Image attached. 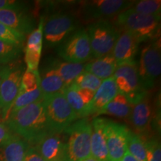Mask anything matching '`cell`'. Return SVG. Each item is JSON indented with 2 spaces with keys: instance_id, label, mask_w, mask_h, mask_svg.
<instances>
[{
  "instance_id": "obj_26",
  "label": "cell",
  "mask_w": 161,
  "mask_h": 161,
  "mask_svg": "<svg viewBox=\"0 0 161 161\" xmlns=\"http://www.w3.org/2000/svg\"><path fill=\"white\" fill-rule=\"evenodd\" d=\"M130 9L138 14L161 17L160 0H140L134 1Z\"/></svg>"
},
{
  "instance_id": "obj_21",
  "label": "cell",
  "mask_w": 161,
  "mask_h": 161,
  "mask_svg": "<svg viewBox=\"0 0 161 161\" xmlns=\"http://www.w3.org/2000/svg\"><path fill=\"white\" fill-rule=\"evenodd\" d=\"M116 68L117 64L111 53L95 58L84 64V71L90 72L102 80L114 75Z\"/></svg>"
},
{
  "instance_id": "obj_30",
  "label": "cell",
  "mask_w": 161,
  "mask_h": 161,
  "mask_svg": "<svg viewBox=\"0 0 161 161\" xmlns=\"http://www.w3.org/2000/svg\"><path fill=\"white\" fill-rule=\"evenodd\" d=\"M40 88V76L38 70L26 69L22 76L19 91L31 92Z\"/></svg>"
},
{
  "instance_id": "obj_38",
  "label": "cell",
  "mask_w": 161,
  "mask_h": 161,
  "mask_svg": "<svg viewBox=\"0 0 161 161\" xmlns=\"http://www.w3.org/2000/svg\"><path fill=\"white\" fill-rule=\"evenodd\" d=\"M119 161H137V160H136V159L128 152V151H126V152L125 153L124 156L122 157V159H121Z\"/></svg>"
},
{
  "instance_id": "obj_4",
  "label": "cell",
  "mask_w": 161,
  "mask_h": 161,
  "mask_svg": "<svg viewBox=\"0 0 161 161\" xmlns=\"http://www.w3.org/2000/svg\"><path fill=\"white\" fill-rule=\"evenodd\" d=\"M43 104L49 133L60 134L78 119L62 92L45 97Z\"/></svg>"
},
{
  "instance_id": "obj_3",
  "label": "cell",
  "mask_w": 161,
  "mask_h": 161,
  "mask_svg": "<svg viewBox=\"0 0 161 161\" xmlns=\"http://www.w3.org/2000/svg\"><path fill=\"white\" fill-rule=\"evenodd\" d=\"M64 132L68 135L65 142V161H82L90 156L92 125L89 119L75 121Z\"/></svg>"
},
{
  "instance_id": "obj_31",
  "label": "cell",
  "mask_w": 161,
  "mask_h": 161,
  "mask_svg": "<svg viewBox=\"0 0 161 161\" xmlns=\"http://www.w3.org/2000/svg\"><path fill=\"white\" fill-rule=\"evenodd\" d=\"M43 23L44 17H41L38 27L34 30L28 37L25 49L41 53L43 47Z\"/></svg>"
},
{
  "instance_id": "obj_35",
  "label": "cell",
  "mask_w": 161,
  "mask_h": 161,
  "mask_svg": "<svg viewBox=\"0 0 161 161\" xmlns=\"http://www.w3.org/2000/svg\"><path fill=\"white\" fill-rule=\"evenodd\" d=\"M0 10L26 11V3L16 0H0Z\"/></svg>"
},
{
  "instance_id": "obj_40",
  "label": "cell",
  "mask_w": 161,
  "mask_h": 161,
  "mask_svg": "<svg viewBox=\"0 0 161 161\" xmlns=\"http://www.w3.org/2000/svg\"><path fill=\"white\" fill-rule=\"evenodd\" d=\"M82 161H98V160H96V159L94 158L93 157L90 155V156L88 157V158H86L85 160H82Z\"/></svg>"
},
{
  "instance_id": "obj_1",
  "label": "cell",
  "mask_w": 161,
  "mask_h": 161,
  "mask_svg": "<svg viewBox=\"0 0 161 161\" xmlns=\"http://www.w3.org/2000/svg\"><path fill=\"white\" fill-rule=\"evenodd\" d=\"M43 99L11 113L5 122L12 133L25 140L30 146L48 133Z\"/></svg>"
},
{
  "instance_id": "obj_23",
  "label": "cell",
  "mask_w": 161,
  "mask_h": 161,
  "mask_svg": "<svg viewBox=\"0 0 161 161\" xmlns=\"http://www.w3.org/2000/svg\"><path fill=\"white\" fill-rule=\"evenodd\" d=\"M40 76V89L43 97L62 92L66 87L63 80H61L56 72L48 65L42 71Z\"/></svg>"
},
{
  "instance_id": "obj_22",
  "label": "cell",
  "mask_w": 161,
  "mask_h": 161,
  "mask_svg": "<svg viewBox=\"0 0 161 161\" xmlns=\"http://www.w3.org/2000/svg\"><path fill=\"white\" fill-rule=\"evenodd\" d=\"M48 65L55 70L66 86L70 85L84 70V64L70 63L56 58L50 60Z\"/></svg>"
},
{
  "instance_id": "obj_27",
  "label": "cell",
  "mask_w": 161,
  "mask_h": 161,
  "mask_svg": "<svg viewBox=\"0 0 161 161\" xmlns=\"http://www.w3.org/2000/svg\"><path fill=\"white\" fill-rule=\"evenodd\" d=\"M43 95L40 88L31 92H23L19 90L18 95L11 108V113L17 111L23 107L29 105V104L37 102V101L43 99Z\"/></svg>"
},
{
  "instance_id": "obj_2",
  "label": "cell",
  "mask_w": 161,
  "mask_h": 161,
  "mask_svg": "<svg viewBox=\"0 0 161 161\" xmlns=\"http://www.w3.org/2000/svg\"><path fill=\"white\" fill-rule=\"evenodd\" d=\"M116 25L120 31H128L134 35L140 43L158 37L160 17L141 14L129 8L116 16Z\"/></svg>"
},
{
  "instance_id": "obj_8",
  "label": "cell",
  "mask_w": 161,
  "mask_h": 161,
  "mask_svg": "<svg viewBox=\"0 0 161 161\" xmlns=\"http://www.w3.org/2000/svg\"><path fill=\"white\" fill-rule=\"evenodd\" d=\"M16 61L7 65L0 86V120L3 123L8 118L14 102L18 95L24 71L20 62L19 64Z\"/></svg>"
},
{
  "instance_id": "obj_36",
  "label": "cell",
  "mask_w": 161,
  "mask_h": 161,
  "mask_svg": "<svg viewBox=\"0 0 161 161\" xmlns=\"http://www.w3.org/2000/svg\"><path fill=\"white\" fill-rule=\"evenodd\" d=\"M23 161H45L41 155L38 153L35 148L32 146H29L26 152Z\"/></svg>"
},
{
  "instance_id": "obj_12",
  "label": "cell",
  "mask_w": 161,
  "mask_h": 161,
  "mask_svg": "<svg viewBox=\"0 0 161 161\" xmlns=\"http://www.w3.org/2000/svg\"><path fill=\"white\" fill-rule=\"evenodd\" d=\"M129 129L124 125L107 119L104 133L110 161H119L127 151Z\"/></svg>"
},
{
  "instance_id": "obj_5",
  "label": "cell",
  "mask_w": 161,
  "mask_h": 161,
  "mask_svg": "<svg viewBox=\"0 0 161 161\" xmlns=\"http://www.w3.org/2000/svg\"><path fill=\"white\" fill-rule=\"evenodd\" d=\"M79 22L71 12L58 11L50 14L43 23V37L49 46H59L78 30Z\"/></svg>"
},
{
  "instance_id": "obj_20",
  "label": "cell",
  "mask_w": 161,
  "mask_h": 161,
  "mask_svg": "<svg viewBox=\"0 0 161 161\" xmlns=\"http://www.w3.org/2000/svg\"><path fill=\"white\" fill-rule=\"evenodd\" d=\"M30 145L15 134L0 145V161H23Z\"/></svg>"
},
{
  "instance_id": "obj_13",
  "label": "cell",
  "mask_w": 161,
  "mask_h": 161,
  "mask_svg": "<svg viewBox=\"0 0 161 161\" xmlns=\"http://www.w3.org/2000/svg\"><path fill=\"white\" fill-rule=\"evenodd\" d=\"M32 146L45 161H65V142L60 134L48 132Z\"/></svg>"
},
{
  "instance_id": "obj_18",
  "label": "cell",
  "mask_w": 161,
  "mask_h": 161,
  "mask_svg": "<svg viewBox=\"0 0 161 161\" xmlns=\"http://www.w3.org/2000/svg\"><path fill=\"white\" fill-rule=\"evenodd\" d=\"M62 93L65 96L68 104L75 113L78 118H84V112L95 96V92L79 88L71 84L64 88Z\"/></svg>"
},
{
  "instance_id": "obj_17",
  "label": "cell",
  "mask_w": 161,
  "mask_h": 161,
  "mask_svg": "<svg viewBox=\"0 0 161 161\" xmlns=\"http://www.w3.org/2000/svg\"><path fill=\"white\" fill-rule=\"evenodd\" d=\"M118 89L114 76L102 80V83L95 92V96L86 107L84 118L97 114L111 101L118 93Z\"/></svg>"
},
{
  "instance_id": "obj_41",
  "label": "cell",
  "mask_w": 161,
  "mask_h": 161,
  "mask_svg": "<svg viewBox=\"0 0 161 161\" xmlns=\"http://www.w3.org/2000/svg\"><path fill=\"white\" fill-rule=\"evenodd\" d=\"M0 121H1V120H0Z\"/></svg>"
},
{
  "instance_id": "obj_29",
  "label": "cell",
  "mask_w": 161,
  "mask_h": 161,
  "mask_svg": "<svg viewBox=\"0 0 161 161\" xmlns=\"http://www.w3.org/2000/svg\"><path fill=\"white\" fill-rule=\"evenodd\" d=\"M102 83V80L98 78L90 72L84 71L78 76L72 82V84L77 86L79 88L90 90L96 92Z\"/></svg>"
},
{
  "instance_id": "obj_14",
  "label": "cell",
  "mask_w": 161,
  "mask_h": 161,
  "mask_svg": "<svg viewBox=\"0 0 161 161\" xmlns=\"http://www.w3.org/2000/svg\"><path fill=\"white\" fill-rule=\"evenodd\" d=\"M139 44L136 37L129 32L119 31V35L111 52L117 66L136 62L134 58L138 52Z\"/></svg>"
},
{
  "instance_id": "obj_28",
  "label": "cell",
  "mask_w": 161,
  "mask_h": 161,
  "mask_svg": "<svg viewBox=\"0 0 161 161\" xmlns=\"http://www.w3.org/2000/svg\"><path fill=\"white\" fill-rule=\"evenodd\" d=\"M22 53V46L0 40V65H7L17 60Z\"/></svg>"
},
{
  "instance_id": "obj_39",
  "label": "cell",
  "mask_w": 161,
  "mask_h": 161,
  "mask_svg": "<svg viewBox=\"0 0 161 161\" xmlns=\"http://www.w3.org/2000/svg\"><path fill=\"white\" fill-rule=\"evenodd\" d=\"M7 65H0V86H1L4 75H5L6 68H7Z\"/></svg>"
},
{
  "instance_id": "obj_19",
  "label": "cell",
  "mask_w": 161,
  "mask_h": 161,
  "mask_svg": "<svg viewBox=\"0 0 161 161\" xmlns=\"http://www.w3.org/2000/svg\"><path fill=\"white\" fill-rule=\"evenodd\" d=\"M152 115V102L148 96H146L140 102L132 106L129 119L136 132L144 134L149 129Z\"/></svg>"
},
{
  "instance_id": "obj_10",
  "label": "cell",
  "mask_w": 161,
  "mask_h": 161,
  "mask_svg": "<svg viewBox=\"0 0 161 161\" xmlns=\"http://www.w3.org/2000/svg\"><path fill=\"white\" fill-rule=\"evenodd\" d=\"M161 72L160 40L153 42L142 49L138 66L141 84L146 91L152 89Z\"/></svg>"
},
{
  "instance_id": "obj_7",
  "label": "cell",
  "mask_w": 161,
  "mask_h": 161,
  "mask_svg": "<svg viewBox=\"0 0 161 161\" xmlns=\"http://www.w3.org/2000/svg\"><path fill=\"white\" fill-rule=\"evenodd\" d=\"M118 92L123 94L132 105L137 104L147 96L142 87L136 62L118 66L114 74Z\"/></svg>"
},
{
  "instance_id": "obj_37",
  "label": "cell",
  "mask_w": 161,
  "mask_h": 161,
  "mask_svg": "<svg viewBox=\"0 0 161 161\" xmlns=\"http://www.w3.org/2000/svg\"><path fill=\"white\" fill-rule=\"evenodd\" d=\"M12 134L13 133L10 130L7 125L3 122H0V145L7 140Z\"/></svg>"
},
{
  "instance_id": "obj_9",
  "label": "cell",
  "mask_w": 161,
  "mask_h": 161,
  "mask_svg": "<svg viewBox=\"0 0 161 161\" xmlns=\"http://www.w3.org/2000/svg\"><path fill=\"white\" fill-rule=\"evenodd\" d=\"M58 53L64 60L83 64L92 58L89 37L85 29L72 33L58 46Z\"/></svg>"
},
{
  "instance_id": "obj_32",
  "label": "cell",
  "mask_w": 161,
  "mask_h": 161,
  "mask_svg": "<svg viewBox=\"0 0 161 161\" xmlns=\"http://www.w3.org/2000/svg\"><path fill=\"white\" fill-rule=\"evenodd\" d=\"M25 35L0 23V40L6 43L23 46Z\"/></svg>"
},
{
  "instance_id": "obj_33",
  "label": "cell",
  "mask_w": 161,
  "mask_h": 161,
  "mask_svg": "<svg viewBox=\"0 0 161 161\" xmlns=\"http://www.w3.org/2000/svg\"><path fill=\"white\" fill-rule=\"evenodd\" d=\"M146 148L147 161H161V147L158 140L152 139L145 141Z\"/></svg>"
},
{
  "instance_id": "obj_24",
  "label": "cell",
  "mask_w": 161,
  "mask_h": 161,
  "mask_svg": "<svg viewBox=\"0 0 161 161\" xmlns=\"http://www.w3.org/2000/svg\"><path fill=\"white\" fill-rule=\"evenodd\" d=\"M132 106L123 94L118 92L115 97L95 116L98 117L100 115H110L121 119L129 118Z\"/></svg>"
},
{
  "instance_id": "obj_16",
  "label": "cell",
  "mask_w": 161,
  "mask_h": 161,
  "mask_svg": "<svg viewBox=\"0 0 161 161\" xmlns=\"http://www.w3.org/2000/svg\"><path fill=\"white\" fill-rule=\"evenodd\" d=\"M107 119L96 117L92 121L90 155L98 161H110L104 128Z\"/></svg>"
},
{
  "instance_id": "obj_6",
  "label": "cell",
  "mask_w": 161,
  "mask_h": 161,
  "mask_svg": "<svg viewBox=\"0 0 161 161\" xmlns=\"http://www.w3.org/2000/svg\"><path fill=\"white\" fill-rule=\"evenodd\" d=\"M92 58H98L112 52L119 31L109 20H98L90 23L87 29Z\"/></svg>"
},
{
  "instance_id": "obj_15",
  "label": "cell",
  "mask_w": 161,
  "mask_h": 161,
  "mask_svg": "<svg viewBox=\"0 0 161 161\" xmlns=\"http://www.w3.org/2000/svg\"><path fill=\"white\" fill-rule=\"evenodd\" d=\"M0 23L24 35H30L36 25L31 15L19 10H0Z\"/></svg>"
},
{
  "instance_id": "obj_11",
  "label": "cell",
  "mask_w": 161,
  "mask_h": 161,
  "mask_svg": "<svg viewBox=\"0 0 161 161\" xmlns=\"http://www.w3.org/2000/svg\"><path fill=\"white\" fill-rule=\"evenodd\" d=\"M134 1L92 0L80 2V14L86 20H108L129 9Z\"/></svg>"
},
{
  "instance_id": "obj_34",
  "label": "cell",
  "mask_w": 161,
  "mask_h": 161,
  "mask_svg": "<svg viewBox=\"0 0 161 161\" xmlns=\"http://www.w3.org/2000/svg\"><path fill=\"white\" fill-rule=\"evenodd\" d=\"M41 53L25 49V62L27 65V69L31 71L38 70Z\"/></svg>"
},
{
  "instance_id": "obj_25",
  "label": "cell",
  "mask_w": 161,
  "mask_h": 161,
  "mask_svg": "<svg viewBox=\"0 0 161 161\" xmlns=\"http://www.w3.org/2000/svg\"><path fill=\"white\" fill-rule=\"evenodd\" d=\"M127 151L137 161H147L145 141L139 134L130 130L127 142Z\"/></svg>"
}]
</instances>
